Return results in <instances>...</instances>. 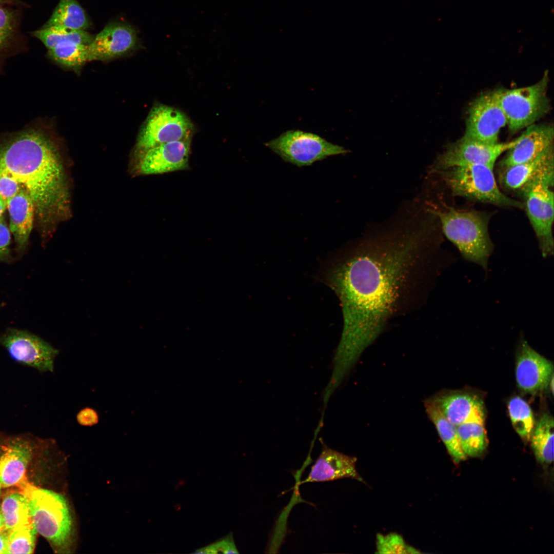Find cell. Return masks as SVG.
Returning <instances> with one entry per match:
<instances>
[{"label":"cell","mask_w":554,"mask_h":554,"mask_svg":"<svg viewBox=\"0 0 554 554\" xmlns=\"http://www.w3.org/2000/svg\"><path fill=\"white\" fill-rule=\"evenodd\" d=\"M439 225L431 209L411 202L324 267L321 279L339 298L343 317L336 368L351 371L391 320L426 301L439 271Z\"/></svg>","instance_id":"obj_1"},{"label":"cell","mask_w":554,"mask_h":554,"mask_svg":"<svg viewBox=\"0 0 554 554\" xmlns=\"http://www.w3.org/2000/svg\"><path fill=\"white\" fill-rule=\"evenodd\" d=\"M1 176L12 179L30 197L44 233L66 217L69 197L64 169L54 143L41 129L28 128L0 140Z\"/></svg>","instance_id":"obj_2"},{"label":"cell","mask_w":554,"mask_h":554,"mask_svg":"<svg viewBox=\"0 0 554 554\" xmlns=\"http://www.w3.org/2000/svg\"><path fill=\"white\" fill-rule=\"evenodd\" d=\"M28 500L31 520L37 532L58 553L71 552L73 524L70 507L61 494L36 487L26 480L18 486Z\"/></svg>","instance_id":"obj_3"},{"label":"cell","mask_w":554,"mask_h":554,"mask_svg":"<svg viewBox=\"0 0 554 554\" xmlns=\"http://www.w3.org/2000/svg\"><path fill=\"white\" fill-rule=\"evenodd\" d=\"M434 212L444 234L463 258L486 269L493 246L484 214L452 207L443 210L434 208Z\"/></svg>","instance_id":"obj_4"},{"label":"cell","mask_w":554,"mask_h":554,"mask_svg":"<svg viewBox=\"0 0 554 554\" xmlns=\"http://www.w3.org/2000/svg\"><path fill=\"white\" fill-rule=\"evenodd\" d=\"M492 167L483 165L452 166L437 171L453 196L493 205L523 208L524 205L501 191Z\"/></svg>","instance_id":"obj_5"},{"label":"cell","mask_w":554,"mask_h":554,"mask_svg":"<svg viewBox=\"0 0 554 554\" xmlns=\"http://www.w3.org/2000/svg\"><path fill=\"white\" fill-rule=\"evenodd\" d=\"M548 72L545 71L536 83L527 87L495 91L511 133L531 126L546 115L550 109L547 92Z\"/></svg>","instance_id":"obj_6"},{"label":"cell","mask_w":554,"mask_h":554,"mask_svg":"<svg viewBox=\"0 0 554 554\" xmlns=\"http://www.w3.org/2000/svg\"><path fill=\"white\" fill-rule=\"evenodd\" d=\"M553 165L530 182L522 189L525 209L536 233L542 256L553 253Z\"/></svg>","instance_id":"obj_7"},{"label":"cell","mask_w":554,"mask_h":554,"mask_svg":"<svg viewBox=\"0 0 554 554\" xmlns=\"http://www.w3.org/2000/svg\"><path fill=\"white\" fill-rule=\"evenodd\" d=\"M264 144L285 162L299 167L349 152L344 147L329 142L318 134L300 130L286 131Z\"/></svg>","instance_id":"obj_8"},{"label":"cell","mask_w":554,"mask_h":554,"mask_svg":"<svg viewBox=\"0 0 554 554\" xmlns=\"http://www.w3.org/2000/svg\"><path fill=\"white\" fill-rule=\"evenodd\" d=\"M193 126L188 118L176 109L156 106L150 112L137 139L143 152L166 143L190 138Z\"/></svg>","instance_id":"obj_9"},{"label":"cell","mask_w":554,"mask_h":554,"mask_svg":"<svg viewBox=\"0 0 554 554\" xmlns=\"http://www.w3.org/2000/svg\"><path fill=\"white\" fill-rule=\"evenodd\" d=\"M0 345L11 359L40 372H52L59 351L48 343L28 331L9 328L0 336Z\"/></svg>","instance_id":"obj_10"},{"label":"cell","mask_w":554,"mask_h":554,"mask_svg":"<svg viewBox=\"0 0 554 554\" xmlns=\"http://www.w3.org/2000/svg\"><path fill=\"white\" fill-rule=\"evenodd\" d=\"M519 140V136L508 142L490 144L463 135L449 144L437 157L430 168V172L466 165H483L493 168L498 157L511 148Z\"/></svg>","instance_id":"obj_11"},{"label":"cell","mask_w":554,"mask_h":554,"mask_svg":"<svg viewBox=\"0 0 554 554\" xmlns=\"http://www.w3.org/2000/svg\"><path fill=\"white\" fill-rule=\"evenodd\" d=\"M507 120L495 91L479 95L470 104L463 135L484 143L499 142L500 130Z\"/></svg>","instance_id":"obj_12"},{"label":"cell","mask_w":554,"mask_h":554,"mask_svg":"<svg viewBox=\"0 0 554 554\" xmlns=\"http://www.w3.org/2000/svg\"><path fill=\"white\" fill-rule=\"evenodd\" d=\"M42 441L30 434L8 436L0 430V484L19 486L26 480L30 460Z\"/></svg>","instance_id":"obj_13"},{"label":"cell","mask_w":554,"mask_h":554,"mask_svg":"<svg viewBox=\"0 0 554 554\" xmlns=\"http://www.w3.org/2000/svg\"><path fill=\"white\" fill-rule=\"evenodd\" d=\"M552 377V363L536 351L526 341H522L516 367V378L520 388L530 393H537L548 387Z\"/></svg>","instance_id":"obj_14"},{"label":"cell","mask_w":554,"mask_h":554,"mask_svg":"<svg viewBox=\"0 0 554 554\" xmlns=\"http://www.w3.org/2000/svg\"><path fill=\"white\" fill-rule=\"evenodd\" d=\"M136 42V32L131 26L118 22L110 23L94 36L88 45V62L121 56L134 49Z\"/></svg>","instance_id":"obj_15"},{"label":"cell","mask_w":554,"mask_h":554,"mask_svg":"<svg viewBox=\"0 0 554 554\" xmlns=\"http://www.w3.org/2000/svg\"><path fill=\"white\" fill-rule=\"evenodd\" d=\"M190 138L170 142L144 152L139 163L143 174H157L183 170L188 166Z\"/></svg>","instance_id":"obj_16"},{"label":"cell","mask_w":554,"mask_h":554,"mask_svg":"<svg viewBox=\"0 0 554 554\" xmlns=\"http://www.w3.org/2000/svg\"><path fill=\"white\" fill-rule=\"evenodd\" d=\"M554 131L550 124H534L526 128L518 142L507 151L500 165L504 169L532 160L553 148Z\"/></svg>","instance_id":"obj_17"},{"label":"cell","mask_w":554,"mask_h":554,"mask_svg":"<svg viewBox=\"0 0 554 554\" xmlns=\"http://www.w3.org/2000/svg\"><path fill=\"white\" fill-rule=\"evenodd\" d=\"M355 457L345 454L322 444L321 452L304 482H326L343 478L363 481L356 469Z\"/></svg>","instance_id":"obj_18"},{"label":"cell","mask_w":554,"mask_h":554,"mask_svg":"<svg viewBox=\"0 0 554 554\" xmlns=\"http://www.w3.org/2000/svg\"><path fill=\"white\" fill-rule=\"evenodd\" d=\"M430 399L446 419L456 426L470 420L485 418L483 402L476 395L450 393Z\"/></svg>","instance_id":"obj_19"},{"label":"cell","mask_w":554,"mask_h":554,"mask_svg":"<svg viewBox=\"0 0 554 554\" xmlns=\"http://www.w3.org/2000/svg\"><path fill=\"white\" fill-rule=\"evenodd\" d=\"M9 216V228L19 251L26 247L35 219V210L30 197L20 191L7 204Z\"/></svg>","instance_id":"obj_20"},{"label":"cell","mask_w":554,"mask_h":554,"mask_svg":"<svg viewBox=\"0 0 554 554\" xmlns=\"http://www.w3.org/2000/svg\"><path fill=\"white\" fill-rule=\"evenodd\" d=\"M24 10L0 6V58L26 46L27 37L22 30Z\"/></svg>","instance_id":"obj_21"},{"label":"cell","mask_w":554,"mask_h":554,"mask_svg":"<svg viewBox=\"0 0 554 554\" xmlns=\"http://www.w3.org/2000/svg\"><path fill=\"white\" fill-rule=\"evenodd\" d=\"M553 165V148L536 158L504 169L500 175L502 184L508 189H522L548 167Z\"/></svg>","instance_id":"obj_22"},{"label":"cell","mask_w":554,"mask_h":554,"mask_svg":"<svg viewBox=\"0 0 554 554\" xmlns=\"http://www.w3.org/2000/svg\"><path fill=\"white\" fill-rule=\"evenodd\" d=\"M424 404L427 414L436 427L453 461L459 463L465 460L467 456L461 448L457 426L446 419L430 398L426 399Z\"/></svg>","instance_id":"obj_23"},{"label":"cell","mask_w":554,"mask_h":554,"mask_svg":"<svg viewBox=\"0 0 554 554\" xmlns=\"http://www.w3.org/2000/svg\"><path fill=\"white\" fill-rule=\"evenodd\" d=\"M43 27L86 30L90 22L77 0H60Z\"/></svg>","instance_id":"obj_24"},{"label":"cell","mask_w":554,"mask_h":554,"mask_svg":"<svg viewBox=\"0 0 554 554\" xmlns=\"http://www.w3.org/2000/svg\"><path fill=\"white\" fill-rule=\"evenodd\" d=\"M485 418L466 421L457 426L461 448L466 456H481L487 447L488 441L485 427Z\"/></svg>","instance_id":"obj_25"},{"label":"cell","mask_w":554,"mask_h":554,"mask_svg":"<svg viewBox=\"0 0 554 554\" xmlns=\"http://www.w3.org/2000/svg\"><path fill=\"white\" fill-rule=\"evenodd\" d=\"M30 35L39 40L47 50L70 44L89 45L94 36L86 30H76L56 27H43L33 31Z\"/></svg>","instance_id":"obj_26"},{"label":"cell","mask_w":554,"mask_h":554,"mask_svg":"<svg viewBox=\"0 0 554 554\" xmlns=\"http://www.w3.org/2000/svg\"><path fill=\"white\" fill-rule=\"evenodd\" d=\"M553 419L544 413L535 425L531 436V445L537 460L542 464L553 460Z\"/></svg>","instance_id":"obj_27"},{"label":"cell","mask_w":554,"mask_h":554,"mask_svg":"<svg viewBox=\"0 0 554 554\" xmlns=\"http://www.w3.org/2000/svg\"><path fill=\"white\" fill-rule=\"evenodd\" d=\"M0 508L4 528L8 531L32 522L29 500L21 491L12 492L5 496Z\"/></svg>","instance_id":"obj_28"},{"label":"cell","mask_w":554,"mask_h":554,"mask_svg":"<svg viewBox=\"0 0 554 554\" xmlns=\"http://www.w3.org/2000/svg\"><path fill=\"white\" fill-rule=\"evenodd\" d=\"M508 409L512 426L520 437L530 440L535 423L532 410L529 405L519 397L511 398Z\"/></svg>","instance_id":"obj_29"},{"label":"cell","mask_w":554,"mask_h":554,"mask_svg":"<svg viewBox=\"0 0 554 554\" xmlns=\"http://www.w3.org/2000/svg\"><path fill=\"white\" fill-rule=\"evenodd\" d=\"M48 57L56 63L77 68L88 62V45L70 44L47 50Z\"/></svg>","instance_id":"obj_30"},{"label":"cell","mask_w":554,"mask_h":554,"mask_svg":"<svg viewBox=\"0 0 554 554\" xmlns=\"http://www.w3.org/2000/svg\"><path fill=\"white\" fill-rule=\"evenodd\" d=\"M37 531L32 522L9 531L7 553H32Z\"/></svg>","instance_id":"obj_31"},{"label":"cell","mask_w":554,"mask_h":554,"mask_svg":"<svg viewBox=\"0 0 554 554\" xmlns=\"http://www.w3.org/2000/svg\"><path fill=\"white\" fill-rule=\"evenodd\" d=\"M377 550L382 553H416L420 552L408 545L403 538L395 533L386 535L378 534L377 538Z\"/></svg>","instance_id":"obj_32"},{"label":"cell","mask_w":554,"mask_h":554,"mask_svg":"<svg viewBox=\"0 0 554 554\" xmlns=\"http://www.w3.org/2000/svg\"><path fill=\"white\" fill-rule=\"evenodd\" d=\"M194 553H238L232 533L207 546L196 549Z\"/></svg>","instance_id":"obj_33"},{"label":"cell","mask_w":554,"mask_h":554,"mask_svg":"<svg viewBox=\"0 0 554 554\" xmlns=\"http://www.w3.org/2000/svg\"><path fill=\"white\" fill-rule=\"evenodd\" d=\"M11 232L4 220L0 218V261H7L11 256Z\"/></svg>","instance_id":"obj_34"},{"label":"cell","mask_w":554,"mask_h":554,"mask_svg":"<svg viewBox=\"0 0 554 554\" xmlns=\"http://www.w3.org/2000/svg\"><path fill=\"white\" fill-rule=\"evenodd\" d=\"M19 192V188L16 182L6 176H0V199L6 205Z\"/></svg>","instance_id":"obj_35"},{"label":"cell","mask_w":554,"mask_h":554,"mask_svg":"<svg viewBox=\"0 0 554 554\" xmlns=\"http://www.w3.org/2000/svg\"><path fill=\"white\" fill-rule=\"evenodd\" d=\"M76 420L83 426H92L97 424L99 421L97 412L93 409L86 407L81 410L76 416Z\"/></svg>","instance_id":"obj_36"},{"label":"cell","mask_w":554,"mask_h":554,"mask_svg":"<svg viewBox=\"0 0 554 554\" xmlns=\"http://www.w3.org/2000/svg\"><path fill=\"white\" fill-rule=\"evenodd\" d=\"M0 6H12L24 10L30 8L29 4L22 0H0Z\"/></svg>","instance_id":"obj_37"},{"label":"cell","mask_w":554,"mask_h":554,"mask_svg":"<svg viewBox=\"0 0 554 554\" xmlns=\"http://www.w3.org/2000/svg\"><path fill=\"white\" fill-rule=\"evenodd\" d=\"M8 533L5 528L0 530V553H7Z\"/></svg>","instance_id":"obj_38"},{"label":"cell","mask_w":554,"mask_h":554,"mask_svg":"<svg viewBox=\"0 0 554 554\" xmlns=\"http://www.w3.org/2000/svg\"><path fill=\"white\" fill-rule=\"evenodd\" d=\"M6 208V204L1 199H0V218L3 217V214Z\"/></svg>","instance_id":"obj_39"},{"label":"cell","mask_w":554,"mask_h":554,"mask_svg":"<svg viewBox=\"0 0 554 554\" xmlns=\"http://www.w3.org/2000/svg\"><path fill=\"white\" fill-rule=\"evenodd\" d=\"M4 528V523L2 513L0 508V530Z\"/></svg>","instance_id":"obj_40"},{"label":"cell","mask_w":554,"mask_h":554,"mask_svg":"<svg viewBox=\"0 0 554 554\" xmlns=\"http://www.w3.org/2000/svg\"><path fill=\"white\" fill-rule=\"evenodd\" d=\"M1 487H2V486H1V484H0V492H1Z\"/></svg>","instance_id":"obj_41"}]
</instances>
